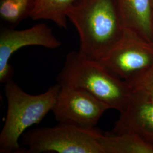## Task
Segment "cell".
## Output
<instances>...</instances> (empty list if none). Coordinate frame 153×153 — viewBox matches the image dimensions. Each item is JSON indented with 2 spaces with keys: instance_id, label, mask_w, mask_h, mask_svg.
Listing matches in <instances>:
<instances>
[{
  "instance_id": "1",
  "label": "cell",
  "mask_w": 153,
  "mask_h": 153,
  "mask_svg": "<svg viewBox=\"0 0 153 153\" xmlns=\"http://www.w3.org/2000/svg\"><path fill=\"white\" fill-rule=\"evenodd\" d=\"M67 16L78 33L79 51L96 60L108 53L126 30L116 0H74Z\"/></svg>"
},
{
  "instance_id": "2",
  "label": "cell",
  "mask_w": 153,
  "mask_h": 153,
  "mask_svg": "<svg viewBox=\"0 0 153 153\" xmlns=\"http://www.w3.org/2000/svg\"><path fill=\"white\" fill-rule=\"evenodd\" d=\"M60 86L82 88L120 113L127 107L132 90L126 81L109 71L100 61L78 51L66 55L56 77Z\"/></svg>"
},
{
  "instance_id": "3",
  "label": "cell",
  "mask_w": 153,
  "mask_h": 153,
  "mask_svg": "<svg viewBox=\"0 0 153 153\" xmlns=\"http://www.w3.org/2000/svg\"><path fill=\"white\" fill-rule=\"evenodd\" d=\"M60 85L57 83L43 93L31 95L11 80L5 85L7 111L0 133V153H20L19 140L28 128L39 124L55 105Z\"/></svg>"
},
{
  "instance_id": "4",
  "label": "cell",
  "mask_w": 153,
  "mask_h": 153,
  "mask_svg": "<svg viewBox=\"0 0 153 153\" xmlns=\"http://www.w3.org/2000/svg\"><path fill=\"white\" fill-rule=\"evenodd\" d=\"M102 133L95 127L85 128L59 123L53 127L25 131L22 144L28 153H104L99 143Z\"/></svg>"
},
{
  "instance_id": "5",
  "label": "cell",
  "mask_w": 153,
  "mask_h": 153,
  "mask_svg": "<svg viewBox=\"0 0 153 153\" xmlns=\"http://www.w3.org/2000/svg\"><path fill=\"white\" fill-rule=\"evenodd\" d=\"M121 79L128 81L153 67V43L126 28L120 40L99 61Z\"/></svg>"
},
{
  "instance_id": "6",
  "label": "cell",
  "mask_w": 153,
  "mask_h": 153,
  "mask_svg": "<svg viewBox=\"0 0 153 153\" xmlns=\"http://www.w3.org/2000/svg\"><path fill=\"white\" fill-rule=\"evenodd\" d=\"M109 109L107 104L83 89L61 86L52 111L59 123L92 128Z\"/></svg>"
},
{
  "instance_id": "7",
  "label": "cell",
  "mask_w": 153,
  "mask_h": 153,
  "mask_svg": "<svg viewBox=\"0 0 153 153\" xmlns=\"http://www.w3.org/2000/svg\"><path fill=\"white\" fill-rule=\"evenodd\" d=\"M61 44L51 28L45 23L36 24L26 29L17 30L14 28L2 27L0 31V82L6 83L12 80L14 69L9 64L13 54L28 46H41L56 49Z\"/></svg>"
},
{
  "instance_id": "8",
  "label": "cell",
  "mask_w": 153,
  "mask_h": 153,
  "mask_svg": "<svg viewBox=\"0 0 153 153\" xmlns=\"http://www.w3.org/2000/svg\"><path fill=\"white\" fill-rule=\"evenodd\" d=\"M110 133L136 134L153 148V98L132 91L127 107L120 113Z\"/></svg>"
},
{
  "instance_id": "9",
  "label": "cell",
  "mask_w": 153,
  "mask_h": 153,
  "mask_svg": "<svg viewBox=\"0 0 153 153\" xmlns=\"http://www.w3.org/2000/svg\"><path fill=\"white\" fill-rule=\"evenodd\" d=\"M126 28L153 43L152 0H116Z\"/></svg>"
},
{
  "instance_id": "10",
  "label": "cell",
  "mask_w": 153,
  "mask_h": 153,
  "mask_svg": "<svg viewBox=\"0 0 153 153\" xmlns=\"http://www.w3.org/2000/svg\"><path fill=\"white\" fill-rule=\"evenodd\" d=\"M99 143L104 153H153V148L131 133H102Z\"/></svg>"
},
{
  "instance_id": "11",
  "label": "cell",
  "mask_w": 153,
  "mask_h": 153,
  "mask_svg": "<svg viewBox=\"0 0 153 153\" xmlns=\"http://www.w3.org/2000/svg\"><path fill=\"white\" fill-rule=\"evenodd\" d=\"M74 0H37L31 16L35 21L48 20L60 28H68L67 14Z\"/></svg>"
},
{
  "instance_id": "12",
  "label": "cell",
  "mask_w": 153,
  "mask_h": 153,
  "mask_svg": "<svg viewBox=\"0 0 153 153\" xmlns=\"http://www.w3.org/2000/svg\"><path fill=\"white\" fill-rule=\"evenodd\" d=\"M37 0H0L1 19L11 28L31 17Z\"/></svg>"
},
{
  "instance_id": "13",
  "label": "cell",
  "mask_w": 153,
  "mask_h": 153,
  "mask_svg": "<svg viewBox=\"0 0 153 153\" xmlns=\"http://www.w3.org/2000/svg\"><path fill=\"white\" fill-rule=\"evenodd\" d=\"M126 81L132 91L145 93L153 98V67L140 76Z\"/></svg>"
},
{
  "instance_id": "14",
  "label": "cell",
  "mask_w": 153,
  "mask_h": 153,
  "mask_svg": "<svg viewBox=\"0 0 153 153\" xmlns=\"http://www.w3.org/2000/svg\"><path fill=\"white\" fill-rule=\"evenodd\" d=\"M152 21H153V0H152Z\"/></svg>"
}]
</instances>
